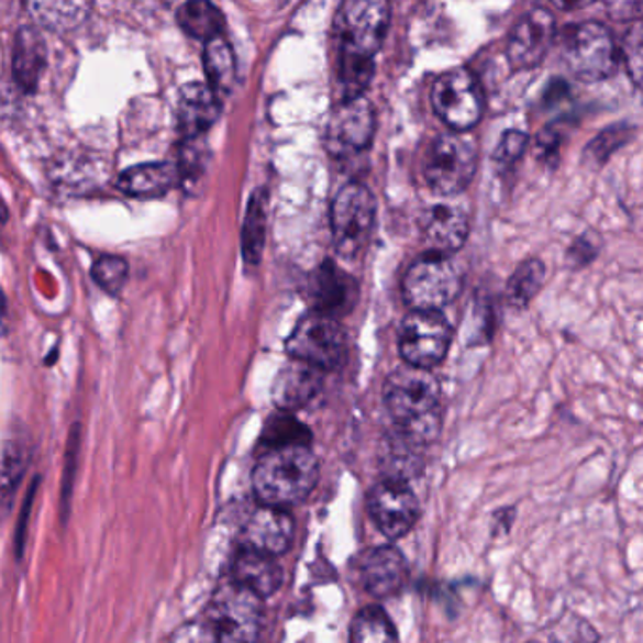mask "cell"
Wrapping results in <instances>:
<instances>
[{
    "mask_svg": "<svg viewBox=\"0 0 643 643\" xmlns=\"http://www.w3.org/2000/svg\"><path fill=\"white\" fill-rule=\"evenodd\" d=\"M384 404L395 431L406 439L423 447L439 439L444 423L442 387L431 370L406 365L392 372L385 379Z\"/></svg>",
    "mask_w": 643,
    "mask_h": 643,
    "instance_id": "6da1fadb",
    "label": "cell"
},
{
    "mask_svg": "<svg viewBox=\"0 0 643 643\" xmlns=\"http://www.w3.org/2000/svg\"><path fill=\"white\" fill-rule=\"evenodd\" d=\"M319 461L310 445L268 450L253 470V489L260 502L291 508L310 497L318 485Z\"/></svg>",
    "mask_w": 643,
    "mask_h": 643,
    "instance_id": "7a4b0ae2",
    "label": "cell"
},
{
    "mask_svg": "<svg viewBox=\"0 0 643 643\" xmlns=\"http://www.w3.org/2000/svg\"><path fill=\"white\" fill-rule=\"evenodd\" d=\"M463 286V273L450 253H424L406 270L402 297L411 310L442 312L457 300Z\"/></svg>",
    "mask_w": 643,
    "mask_h": 643,
    "instance_id": "3957f363",
    "label": "cell"
},
{
    "mask_svg": "<svg viewBox=\"0 0 643 643\" xmlns=\"http://www.w3.org/2000/svg\"><path fill=\"white\" fill-rule=\"evenodd\" d=\"M263 619V597L234 579L215 590L204 611L215 642H253L259 638Z\"/></svg>",
    "mask_w": 643,
    "mask_h": 643,
    "instance_id": "277c9868",
    "label": "cell"
},
{
    "mask_svg": "<svg viewBox=\"0 0 643 643\" xmlns=\"http://www.w3.org/2000/svg\"><path fill=\"white\" fill-rule=\"evenodd\" d=\"M476 170L478 146L461 131L434 140L424 155V181L440 197H455L465 191L476 176Z\"/></svg>",
    "mask_w": 643,
    "mask_h": 643,
    "instance_id": "5b68a950",
    "label": "cell"
},
{
    "mask_svg": "<svg viewBox=\"0 0 643 643\" xmlns=\"http://www.w3.org/2000/svg\"><path fill=\"white\" fill-rule=\"evenodd\" d=\"M561 55L577 80L587 84L610 78L619 65V54L610 31L595 21L568 29L564 34Z\"/></svg>",
    "mask_w": 643,
    "mask_h": 643,
    "instance_id": "8992f818",
    "label": "cell"
},
{
    "mask_svg": "<svg viewBox=\"0 0 643 643\" xmlns=\"http://www.w3.org/2000/svg\"><path fill=\"white\" fill-rule=\"evenodd\" d=\"M376 223V199L363 184L340 189L331 208L332 242L344 259H355L365 250Z\"/></svg>",
    "mask_w": 643,
    "mask_h": 643,
    "instance_id": "52a82bcc",
    "label": "cell"
},
{
    "mask_svg": "<svg viewBox=\"0 0 643 643\" xmlns=\"http://www.w3.org/2000/svg\"><path fill=\"white\" fill-rule=\"evenodd\" d=\"M391 23L389 0H344L334 31L339 54L372 57L378 54Z\"/></svg>",
    "mask_w": 643,
    "mask_h": 643,
    "instance_id": "ba28073f",
    "label": "cell"
},
{
    "mask_svg": "<svg viewBox=\"0 0 643 643\" xmlns=\"http://www.w3.org/2000/svg\"><path fill=\"white\" fill-rule=\"evenodd\" d=\"M286 352L291 358L304 361L323 372L344 365L347 357V336L339 319L312 312L300 319L286 340Z\"/></svg>",
    "mask_w": 643,
    "mask_h": 643,
    "instance_id": "9c48e42d",
    "label": "cell"
},
{
    "mask_svg": "<svg viewBox=\"0 0 643 643\" xmlns=\"http://www.w3.org/2000/svg\"><path fill=\"white\" fill-rule=\"evenodd\" d=\"M453 342V326L442 312L411 310L398 331V352L406 365L432 370L444 363Z\"/></svg>",
    "mask_w": 643,
    "mask_h": 643,
    "instance_id": "30bf717a",
    "label": "cell"
},
{
    "mask_svg": "<svg viewBox=\"0 0 643 643\" xmlns=\"http://www.w3.org/2000/svg\"><path fill=\"white\" fill-rule=\"evenodd\" d=\"M431 99L434 112L453 131L466 133L484 115V91L476 76L466 68H452L442 74L434 81Z\"/></svg>",
    "mask_w": 643,
    "mask_h": 643,
    "instance_id": "8fae6325",
    "label": "cell"
},
{
    "mask_svg": "<svg viewBox=\"0 0 643 643\" xmlns=\"http://www.w3.org/2000/svg\"><path fill=\"white\" fill-rule=\"evenodd\" d=\"M368 513L379 532L389 540H400L421 518L415 492L404 479L385 478L368 492Z\"/></svg>",
    "mask_w": 643,
    "mask_h": 643,
    "instance_id": "7c38bea8",
    "label": "cell"
},
{
    "mask_svg": "<svg viewBox=\"0 0 643 643\" xmlns=\"http://www.w3.org/2000/svg\"><path fill=\"white\" fill-rule=\"evenodd\" d=\"M376 133V113L365 97L347 99L332 112L326 142L334 155L365 152Z\"/></svg>",
    "mask_w": 643,
    "mask_h": 643,
    "instance_id": "4fadbf2b",
    "label": "cell"
},
{
    "mask_svg": "<svg viewBox=\"0 0 643 643\" xmlns=\"http://www.w3.org/2000/svg\"><path fill=\"white\" fill-rule=\"evenodd\" d=\"M357 279L352 274L344 273L332 260H325L313 270L308 281V302L312 312L323 313L329 318H342L352 313L358 302Z\"/></svg>",
    "mask_w": 643,
    "mask_h": 643,
    "instance_id": "5bb4252c",
    "label": "cell"
},
{
    "mask_svg": "<svg viewBox=\"0 0 643 643\" xmlns=\"http://www.w3.org/2000/svg\"><path fill=\"white\" fill-rule=\"evenodd\" d=\"M557 33L555 18L542 8L518 21L508 38V59L519 70H529L544 60Z\"/></svg>",
    "mask_w": 643,
    "mask_h": 643,
    "instance_id": "9a60e30c",
    "label": "cell"
},
{
    "mask_svg": "<svg viewBox=\"0 0 643 643\" xmlns=\"http://www.w3.org/2000/svg\"><path fill=\"white\" fill-rule=\"evenodd\" d=\"M295 537V521L286 508L266 506L253 511L242 529V547L266 555H284Z\"/></svg>",
    "mask_w": 643,
    "mask_h": 643,
    "instance_id": "2e32d148",
    "label": "cell"
},
{
    "mask_svg": "<svg viewBox=\"0 0 643 643\" xmlns=\"http://www.w3.org/2000/svg\"><path fill=\"white\" fill-rule=\"evenodd\" d=\"M410 576L402 551L392 545H379L361 561V579L366 592L374 598H391L404 589Z\"/></svg>",
    "mask_w": 643,
    "mask_h": 643,
    "instance_id": "e0dca14e",
    "label": "cell"
},
{
    "mask_svg": "<svg viewBox=\"0 0 643 643\" xmlns=\"http://www.w3.org/2000/svg\"><path fill=\"white\" fill-rule=\"evenodd\" d=\"M220 113V93L210 84L192 81L179 89L178 129L184 138H202Z\"/></svg>",
    "mask_w": 643,
    "mask_h": 643,
    "instance_id": "ac0fdd59",
    "label": "cell"
},
{
    "mask_svg": "<svg viewBox=\"0 0 643 643\" xmlns=\"http://www.w3.org/2000/svg\"><path fill=\"white\" fill-rule=\"evenodd\" d=\"M421 233L432 252H458L470 234V221L458 206L434 204L421 215Z\"/></svg>",
    "mask_w": 643,
    "mask_h": 643,
    "instance_id": "d6986e66",
    "label": "cell"
},
{
    "mask_svg": "<svg viewBox=\"0 0 643 643\" xmlns=\"http://www.w3.org/2000/svg\"><path fill=\"white\" fill-rule=\"evenodd\" d=\"M323 387V370L292 358L274 381L273 398L278 410L297 411L310 404Z\"/></svg>",
    "mask_w": 643,
    "mask_h": 643,
    "instance_id": "ffe728a7",
    "label": "cell"
},
{
    "mask_svg": "<svg viewBox=\"0 0 643 643\" xmlns=\"http://www.w3.org/2000/svg\"><path fill=\"white\" fill-rule=\"evenodd\" d=\"M233 579L236 584L244 585L259 597H273L284 585V570L274 555H266L260 551L242 547L234 557Z\"/></svg>",
    "mask_w": 643,
    "mask_h": 643,
    "instance_id": "44dd1931",
    "label": "cell"
},
{
    "mask_svg": "<svg viewBox=\"0 0 643 643\" xmlns=\"http://www.w3.org/2000/svg\"><path fill=\"white\" fill-rule=\"evenodd\" d=\"M181 170L173 163H146V165L131 166L129 170L121 174V191L131 197H160L181 181Z\"/></svg>",
    "mask_w": 643,
    "mask_h": 643,
    "instance_id": "7402d4cb",
    "label": "cell"
},
{
    "mask_svg": "<svg viewBox=\"0 0 643 643\" xmlns=\"http://www.w3.org/2000/svg\"><path fill=\"white\" fill-rule=\"evenodd\" d=\"M25 8L36 25L54 33H67L89 18L93 0H25Z\"/></svg>",
    "mask_w": 643,
    "mask_h": 643,
    "instance_id": "603a6c76",
    "label": "cell"
},
{
    "mask_svg": "<svg viewBox=\"0 0 643 643\" xmlns=\"http://www.w3.org/2000/svg\"><path fill=\"white\" fill-rule=\"evenodd\" d=\"M46 68V44L38 31L20 29L14 38V80L25 93H34Z\"/></svg>",
    "mask_w": 643,
    "mask_h": 643,
    "instance_id": "cb8c5ba5",
    "label": "cell"
},
{
    "mask_svg": "<svg viewBox=\"0 0 643 643\" xmlns=\"http://www.w3.org/2000/svg\"><path fill=\"white\" fill-rule=\"evenodd\" d=\"M179 27L192 38L212 41L225 33V15L210 0H187L178 10Z\"/></svg>",
    "mask_w": 643,
    "mask_h": 643,
    "instance_id": "d4e9b609",
    "label": "cell"
},
{
    "mask_svg": "<svg viewBox=\"0 0 643 643\" xmlns=\"http://www.w3.org/2000/svg\"><path fill=\"white\" fill-rule=\"evenodd\" d=\"M204 73L208 84L220 95L231 93L236 81V57L225 36L204 42Z\"/></svg>",
    "mask_w": 643,
    "mask_h": 643,
    "instance_id": "484cf974",
    "label": "cell"
},
{
    "mask_svg": "<svg viewBox=\"0 0 643 643\" xmlns=\"http://www.w3.org/2000/svg\"><path fill=\"white\" fill-rule=\"evenodd\" d=\"M419 447L423 445L411 442L410 439L402 436L400 432L395 431L391 439L387 440L384 445V457H381V466H384L387 478L411 479L421 470V457H419Z\"/></svg>",
    "mask_w": 643,
    "mask_h": 643,
    "instance_id": "4316f807",
    "label": "cell"
},
{
    "mask_svg": "<svg viewBox=\"0 0 643 643\" xmlns=\"http://www.w3.org/2000/svg\"><path fill=\"white\" fill-rule=\"evenodd\" d=\"M350 640L353 643H392L398 640L397 627L379 606H366L352 621Z\"/></svg>",
    "mask_w": 643,
    "mask_h": 643,
    "instance_id": "83f0119b",
    "label": "cell"
},
{
    "mask_svg": "<svg viewBox=\"0 0 643 643\" xmlns=\"http://www.w3.org/2000/svg\"><path fill=\"white\" fill-rule=\"evenodd\" d=\"M545 284V265L540 259L521 263L506 286V300L511 308L523 310L531 304Z\"/></svg>",
    "mask_w": 643,
    "mask_h": 643,
    "instance_id": "f1b7e54d",
    "label": "cell"
},
{
    "mask_svg": "<svg viewBox=\"0 0 643 643\" xmlns=\"http://www.w3.org/2000/svg\"><path fill=\"white\" fill-rule=\"evenodd\" d=\"M266 240V195L257 191L247 206L246 221L242 229V255L247 265H259Z\"/></svg>",
    "mask_w": 643,
    "mask_h": 643,
    "instance_id": "f546056e",
    "label": "cell"
},
{
    "mask_svg": "<svg viewBox=\"0 0 643 643\" xmlns=\"http://www.w3.org/2000/svg\"><path fill=\"white\" fill-rule=\"evenodd\" d=\"M312 444V432L302 421L292 415V411L279 410L268 419L260 436V445L266 450L289 447V445Z\"/></svg>",
    "mask_w": 643,
    "mask_h": 643,
    "instance_id": "4dcf8cb0",
    "label": "cell"
},
{
    "mask_svg": "<svg viewBox=\"0 0 643 643\" xmlns=\"http://www.w3.org/2000/svg\"><path fill=\"white\" fill-rule=\"evenodd\" d=\"M374 76V59L355 54H339L336 65V86L342 100L363 97Z\"/></svg>",
    "mask_w": 643,
    "mask_h": 643,
    "instance_id": "1f68e13d",
    "label": "cell"
},
{
    "mask_svg": "<svg viewBox=\"0 0 643 643\" xmlns=\"http://www.w3.org/2000/svg\"><path fill=\"white\" fill-rule=\"evenodd\" d=\"M95 284L110 297H120L129 279V265L118 255H104L91 268Z\"/></svg>",
    "mask_w": 643,
    "mask_h": 643,
    "instance_id": "d6a6232c",
    "label": "cell"
},
{
    "mask_svg": "<svg viewBox=\"0 0 643 643\" xmlns=\"http://www.w3.org/2000/svg\"><path fill=\"white\" fill-rule=\"evenodd\" d=\"M623 55L630 78L643 89V20H638L624 36Z\"/></svg>",
    "mask_w": 643,
    "mask_h": 643,
    "instance_id": "836d02e7",
    "label": "cell"
},
{
    "mask_svg": "<svg viewBox=\"0 0 643 643\" xmlns=\"http://www.w3.org/2000/svg\"><path fill=\"white\" fill-rule=\"evenodd\" d=\"M627 138H629V126H613V129L603 131L585 149V160H590L592 165H600V163L608 159V155L611 152H616L617 147L623 146Z\"/></svg>",
    "mask_w": 643,
    "mask_h": 643,
    "instance_id": "e575fe53",
    "label": "cell"
},
{
    "mask_svg": "<svg viewBox=\"0 0 643 643\" xmlns=\"http://www.w3.org/2000/svg\"><path fill=\"white\" fill-rule=\"evenodd\" d=\"M529 146V136L521 131H508L502 136L495 152V160L498 165L510 166L523 157L524 149Z\"/></svg>",
    "mask_w": 643,
    "mask_h": 643,
    "instance_id": "d590c367",
    "label": "cell"
},
{
    "mask_svg": "<svg viewBox=\"0 0 643 643\" xmlns=\"http://www.w3.org/2000/svg\"><path fill=\"white\" fill-rule=\"evenodd\" d=\"M598 246L595 240L589 236H579V239L572 244L570 250L566 253V260L572 268H584L590 265L592 260L597 259Z\"/></svg>",
    "mask_w": 643,
    "mask_h": 643,
    "instance_id": "8d00e7d4",
    "label": "cell"
},
{
    "mask_svg": "<svg viewBox=\"0 0 643 643\" xmlns=\"http://www.w3.org/2000/svg\"><path fill=\"white\" fill-rule=\"evenodd\" d=\"M603 7L613 20H643V0H603Z\"/></svg>",
    "mask_w": 643,
    "mask_h": 643,
    "instance_id": "74e56055",
    "label": "cell"
},
{
    "mask_svg": "<svg viewBox=\"0 0 643 643\" xmlns=\"http://www.w3.org/2000/svg\"><path fill=\"white\" fill-rule=\"evenodd\" d=\"M170 640H174V642H215L212 630L206 624L204 619L179 627L170 636Z\"/></svg>",
    "mask_w": 643,
    "mask_h": 643,
    "instance_id": "f35d334b",
    "label": "cell"
},
{
    "mask_svg": "<svg viewBox=\"0 0 643 643\" xmlns=\"http://www.w3.org/2000/svg\"><path fill=\"white\" fill-rule=\"evenodd\" d=\"M536 152L540 159L551 160V157H555L558 152V136L551 131H544V133L537 136Z\"/></svg>",
    "mask_w": 643,
    "mask_h": 643,
    "instance_id": "ab89813d",
    "label": "cell"
},
{
    "mask_svg": "<svg viewBox=\"0 0 643 643\" xmlns=\"http://www.w3.org/2000/svg\"><path fill=\"white\" fill-rule=\"evenodd\" d=\"M551 2L564 12H576V10L589 7L590 2H595V0H551Z\"/></svg>",
    "mask_w": 643,
    "mask_h": 643,
    "instance_id": "60d3db41",
    "label": "cell"
}]
</instances>
